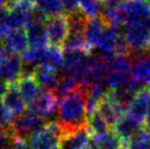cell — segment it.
I'll use <instances>...</instances> for the list:
<instances>
[{
    "instance_id": "11",
    "label": "cell",
    "mask_w": 150,
    "mask_h": 149,
    "mask_svg": "<svg viewBox=\"0 0 150 149\" xmlns=\"http://www.w3.org/2000/svg\"><path fill=\"white\" fill-rule=\"evenodd\" d=\"M92 145V135L89 127L80 128L62 137L60 149H88Z\"/></svg>"
},
{
    "instance_id": "17",
    "label": "cell",
    "mask_w": 150,
    "mask_h": 149,
    "mask_svg": "<svg viewBox=\"0 0 150 149\" xmlns=\"http://www.w3.org/2000/svg\"><path fill=\"white\" fill-rule=\"evenodd\" d=\"M92 144L100 149H127L128 141L122 139L113 129L103 135L92 136Z\"/></svg>"
},
{
    "instance_id": "33",
    "label": "cell",
    "mask_w": 150,
    "mask_h": 149,
    "mask_svg": "<svg viewBox=\"0 0 150 149\" xmlns=\"http://www.w3.org/2000/svg\"><path fill=\"white\" fill-rule=\"evenodd\" d=\"M64 10L67 12V14L72 13L79 10L80 0H63Z\"/></svg>"
},
{
    "instance_id": "21",
    "label": "cell",
    "mask_w": 150,
    "mask_h": 149,
    "mask_svg": "<svg viewBox=\"0 0 150 149\" xmlns=\"http://www.w3.org/2000/svg\"><path fill=\"white\" fill-rule=\"evenodd\" d=\"M34 78L36 79L40 86L48 91H54L58 82L57 70L47 66H40L34 71Z\"/></svg>"
},
{
    "instance_id": "41",
    "label": "cell",
    "mask_w": 150,
    "mask_h": 149,
    "mask_svg": "<svg viewBox=\"0 0 150 149\" xmlns=\"http://www.w3.org/2000/svg\"><path fill=\"white\" fill-rule=\"evenodd\" d=\"M147 2H148V4H150V0H147Z\"/></svg>"
},
{
    "instance_id": "24",
    "label": "cell",
    "mask_w": 150,
    "mask_h": 149,
    "mask_svg": "<svg viewBox=\"0 0 150 149\" xmlns=\"http://www.w3.org/2000/svg\"><path fill=\"white\" fill-rule=\"evenodd\" d=\"M46 50H47V47H42V48L31 47L29 50H26L21 56L23 65L31 67L33 69H36L40 66H44Z\"/></svg>"
},
{
    "instance_id": "1",
    "label": "cell",
    "mask_w": 150,
    "mask_h": 149,
    "mask_svg": "<svg viewBox=\"0 0 150 149\" xmlns=\"http://www.w3.org/2000/svg\"><path fill=\"white\" fill-rule=\"evenodd\" d=\"M58 125L63 136L88 126L87 87H81L63 99L58 105Z\"/></svg>"
},
{
    "instance_id": "28",
    "label": "cell",
    "mask_w": 150,
    "mask_h": 149,
    "mask_svg": "<svg viewBox=\"0 0 150 149\" xmlns=\"http://www.w3.org/2000/svg\"><path fill=\"white\" fill-rule=\"evenodd\" d=\"M79 8L89 20L98 18L103 10V0H80Z\"/></svg>"
},
{
    "instance_id": "3",
    "label": "cell",
    "mask_w": 150,
    "mask_h": 149,
    "mask_svg": "<svg viewBox=\"0 0 150 149\" xmlns=\"http://www.w3.org/2000/svg\"><path fill=\"white\" fill-rule=\"evenodd\" d=\"M47 124L48 123L42 116L29 110L18 115L13 120L12 124L10 126V131L16 138L28 141L34 134L40 132Z\"/></svg>"
},
{
    "instance_id": "42",
    "label": "cell",
    "mask_w": 150,
    "mask_h": 149,
    "mask_svg": "<svg viewBox=\"0 0 150 149\" xmlns=\"http://www.w3.org/2000/svg\"><path fill=\"white\" fill-rule=\"evenodd\" d=\"M149 23H150V14H149Z\"/></svg>"
},
{
    "instance_id": "34",
    "label": "cell",
    "mask_w": 150,
    "mask_h": 149,
    "mask_svg": "<svg viewBox=\"0 0 150 149\" xmlns=\"http://www.w3.org/2000/svg\"><path fill=\"white\" fill-rule=\"evenodd\" d=\"M125 2L126 0H103V7L118 9L121 8Z\"/></svg>"
},
{
    "instance_id": "29",
    "label": "cell",
    "mask_w": 150,
    "mask_h": 149,
    "mask_svg": "<svg viewBox=\"0 0 150 149\" xmlns=\"http://www.w3.org/2000/svg\"><path fill=\"white\" fill-rule=\"evenodd\" d=\"M127 149H150V137L144 128L129 139Z\"/></svg>"
},
{
    "instance_id": "4",
    "label": "cell",
    "mask_w": 150,
    "mask_h": 149,
    "mask_svg": "<svg viewBox=\"0 0 150 149\" xmlns=\"http://www.w3.org/2000/svg\"><path fill=\"white\" fill-rule=\"evenodd\" d=\"M62 131L58 123L50 122L28 140L30 149H57L60 146Z\"/></svg>"
},
{
    "instance_id": "31",
    "label": "cell",
    "mask_w": 150,
    "mask_h": 149,
    "mask_svg": "<svg viewBox=\"0 0 150 149\" xmlns=\"http://www.w3.org/2000/svg\"><path fill=\"white\" fill-rule=\"evenodd\" d=\"M12 29H11V24H10L8 9H0V36L4 37Z\"/></svg>"
},
{
    "instance_id": "36",
    "label": "cell",
    "mask_w": 150,
    "mask_h": 149,
    "mask_svg": "<svg viewBox=\"0 0 150 149\" xmlns=\"http://www.w3.org/2000/svg\"><path fill=\"white\" fill-rule=\"evenodd\" d=\"M8 55H10V54L8 53L7 50H0V66H1V64L4 62V60L7 58Z\"/></svg>"
},
{
    "instance_id": "7",
    "label": "cell",
    "mask_w": 150,
    "mask_h": 149,
    "mask_svg": "<svg viewBox=\"0 0 150 149\" xmlns=\"http://www.w3.org/2000/svg\"><path fill=\"white\" fill-rule=\"evenodd\" d=\"M45 26L47 35H48V41L52 46L63 45L69 33L67 16L59 14V16L47 18L45 20Z\"/></svg>"
},
{
    "instance_id": "19",
    "label": "cell",
    "mask_w": 150,
    "mask_h": 149,
    "mask_svg": "<svg viewBox=\"0 0 150 149\" xmlns=\"http://www.w3.org/2000/svg\"><path fill=\"white\" fill-rule=\"evenodd\" d=\"M81 87V84L79 83L78 79L76 78L72 74H62V77L58 79L57 86L54 89V95L56 96V99L58 100V102H60L63 99L67 98L68 95H70L71 93H74L77 91L79 88Z\"/></svg>"
},
{
    "instance_id": "40",
    "label": "cell",
    "mask_w": 150,
    "mask_h": 149,
    "mask_svg": "<svg viewBox=\"0 0 150 149\" xmlns=\"http://www.w3.org/2000/svg\"><path fill=\"white\" fill-rule=\"evenodd\" d=\"M128 1H135V2H137V1H145V0H128Z\"/></svg>"
},
{
    "instance_id": "20",
    "label": "cell",
    "mask_w": 150,
    "mask_h": 149,
    "mask_svg": "<svg viewBox=\"0 0 150 149\" xmlns=\"http://www.w3.org/2000/svg\"><path fill=\"white\" fill-rule=\"evenodd\" d=\"M105 28H106V25L104 24L101 17L93 18L88 21L86 30H84V36H86L88 45L91 50L98 46V43L100 41Z\"/></svg>"
},
{
    "instance_id": "16",
    "label": "cell",
    "mask_w": 150,
    "mask_h": 149,
    "mask_svg": "<svg viewBox=\"0 0 150 149\" xmlns=\"http://www.w3.org/2000/svg\"><path fill=\"white\" fill-rule=\"evenodd\" d=\"M2 102H4V106L12 113V115L18 116L25 112L26 102L19 91L17 83L9 84L8 91L2 96Z\"/></svg>"
},
{
    "instance_id": "39",
    "label": "cell",
    "mask_w": 150,
    "mask_h": 149,
    "mask_svg": "<svg viewBox=\"0 0 150 149\" xmlns=\"http://www.w3.org/2000/svg\"><path fill=\"white\" fill-rule=\"evenodd\" d=\"M88 149H100V148H99V147H96V145H93V144H92V145L90 146V147H89Z\"/></svg>"
},
{
    "instance_id": "6",
    "label": "cell",
    "mask_w": 150,
    "mask_h": 149,
    "mask_svg": "<svg viewBox=\"0 0 150 149\" xmlns=\"http://www.w3.org/2000/svg\"><path fill=\"white\" fill-rule=\"evenodd\" d=\"M58 100L56 99L53 91L42 89L40 95L30 104V110L42 116L47 123H50L52 118L58 112Z\"/></svg>"
},
{
    "instance_id": "22",
    "label": "cell",
    "mask_w": 150,
    "mask_h": 149,
    "mask_svg": "<svg viewBox=\"0 0 150 149\" xmlns=\"http://www.w3.org/2000/svg\"><path fill=\"white\" fill-rule=\"evenodd\" d=\"M142 129V125H140L136 121H134L133 118H130L129 116L124 114V116L114 126L113 131L116 133L122 139L128 141L132 137L135 136Z\"/></svg>"
},
{
    "instance_id": "27",
    "label": "cell",
    "mask_w": 150,
    "mask_h": 149,
    "mask_svg": "<svg viewBox=\"0 0 150 149\" xmlns=\"http://www.w3.org/2000/svg\"><path fill=\"white\" fill-rule=\"evenodd\" d=\"M64 52L60 46H50L47 47L44 66L50 67L55 70L60 71L64 62Z\"/></svg>"
},
{
    "instance_id": "14",
    "label": "cell",
    "mask_w": 150,
    "mask_h": 149,
    "mask_svg": "<svg viewBox=\"0 0 150 149\" xmlns=\"http://www.w3.org/2000/svg\"><path fill=\"white\" fill-rule=\"evenodd\" d=\"M4 45L9 54H23L29 50V38L25 30H11L4 37Z\"/></svg>"
},
{
    "instance_id": "35",
    "label": "cell",
    "mask_w": 150,
    "mask_h": 149,
    "mask_svg": "<svg viewBox=\"0 0 150 149\" xmlns=\"http://www.w3.org/2000/svg\"><path fill=\"white\" fill-rule=\"evenodd\" d=\"M9 89V86L8 83L4 81L2 79H0V96H4L6 94V92L8 91Z\"/></svg>"
},
{
    "instance_id": "15",
    "label": "cell",
    "mask_w": 150,
    "mask_h": 149,
    "mask_svg": "<svg viewBox=\"0 0 150 149\" xmlns=\"http://www.w3.org/2000/svg\"><path fill=\"white\" fill-rule=\"evenodd\" d=\"M25 32H26L31 47H35V48L47 47V43L50 41H48V35L46 31L45 21L43 22V20L35 19L32 23H30Z\"/></svg>"
},
{
    "instance_id": "25",
    "label": "cell",
    "mask_w": 150,
    "mask_h": 149,
    "mask_svg": "<svg viewBox=\"0 0 150 149\" xmlns=\"http://www.w3.org/2000/svg\"><path fill=\"white\" fill-rule=\"evenodd\" d=\"M64 50L70 52V50H82L86 53H91L92 50L89 47L84 32H69L66 41L64 42Z\"/></svg>"
},
{
    "instance_id": "2",
    "label": "cell",
    "mask_w": 150,
    "mask_h": 149,
    "mask_svg": "<svg viewBox=\"0 0 150 149\" xmlns=\"http://www.w3.org/2000/svg\"><path fill=\"white\" fill-rule=\"evenodd\" d=\"M121 31L132 56L150 50L149 20L126 23L121 28Z\"/></svg>"
},
{
    "instance_id": "32",
    "label": "cell",
    "mask_w": 150,
    "mask_h": 149,
    "mask_svg": "<svg viewBox=\"0 0 150 149\" xmlns=\"http://www.w3.org/2000/svg\"><path fill=\"white\" fill-rule=\"evenodd\" d=\"M12 113L4 106L2 101H0V127L9 128L13 122Z\"/></svg>"
},
{
    "instance_id": "8",
    "label": "cell",
    "mask_w": 150,
    "mask_h": 149,
    "mask_svg": "<svg viewBox=\"0 0 150 149\" xmlns=\"http://www.w3.org/2000/svg\"><path fill=\"white\" fill-rule=\"evenodd\" d=\"M124 24L149 20L150 4L147 1H126L121 7Z\"/></svg>"
},
{
    "instance_id": "13",
    "label": "cell",
    "mask_w": 150,
    "mask_h": 149,
    "mask_svg": "<svg viewBox=\"0 0 150 149\" xmlns=\"http://www.w3.org/2000/svg\"><path fill=\"white\" fill-rule=\"evenodd\" d=\"M98 112L103 116L108 124L110 125L111 129L114 128V126L117 124V122L121 120L125 114V109L122 106L116 101L105 96L103 101L100 103Z\"/></svg>"
},
{
    "instance_id": "10",
    "label": "cell",
    "mask_w": 150,
    "mask_h": 149,
    "mask_svg": "<svg viewBox=\"0 0 150 149\" xmlns=\"http://www.w3.org/2000/svg\"><path fill=\"white\" fill-rule=\"evenodd\" d=\"M23 62L17 54H10L0 66V79L9 84L17 83L22 77Z\"/></svg>"
},
{
    "instance_id": "18",
    "label": "cell",
    "mask_w": 150,
    "mask_h": 149,
    "mask_svg": "<svg viewBox=\"0 0 150 149\" xmlns=\"http://www.w3.org/2000/svg\"><path fill=\"white\" fill-rule=\"evenodd\" d=\"M17 84L21 95L23 96L26 104L29 105L40 95L43 89V88H40V84L36 81V79L34 78V76L21 77Z\"/></svg>"
},
{
    "instance_id": "12",
    "label": "cell",
    "mask_w": 150,
    "mask_h": 149,
    "mask_svg": "<svg viewBox=\"0 0 150 149\" xmlns=\"http://www.w3.org/2000/svg\"><path fill=\"white\" fill-rule=\"evenodd\" d=\"M90 54L82 50H70L65 52L63 66L60 69L62 74H72L76 76L87 64Z\"/></svg>"
},
{
    "instance_id": "23",
    "label": "cell",
    "mask_w": 150,
    "mask_h": 149,
    "mask_svg": "<svg viewBox=\"0 0 150 149\" xmlns=\"http://www.w3.org/2000/svg\"><path fill=\"white\" fill-rule=\"evenodd\" d=\"M34 7L42 16L47 19L50 17L63 14V0H33Z\"/></svg>"
},
{
    "instance_id": "37",
    "label": "cell",
    "mask_w": 150,
    "mask_h": 149,
    "mask_svg": "<svg viewBox=\"0 0 150 149\" xmlns=\"http://www.w3.org/2000/svg\"><path fill=\"white\" fill-rule=\"evenodd\" d=\"M142 128H144V131L147 133V135L150 137V123H148V124H144Z\"/></svg>"
},
{
    "instance_id": "5",
    "label": "cell",
    "mask_w": 150,
    "mask_h": 149,
    "mask_svg": "<svg viewBox=\"0 0 150 149\" xmlns=\"http://www.w3.org/2000/svg\"><path fill=\"white\" fill-rule=\"evenodd\" d=\"M150 109V88L144 87L134 95L128 106L126 108L125 114L137 123L144 126Z\"/></svg>"
},
{
    "instance_id": "30",
    "label": "cell",
    "mask_w": 150,
    "mask_h": 149,
    "mask_svg": "<svg viewBox=\"0 0 150 149\" xmlns=\"http://www.w3.org/2000/svg\"><path fill=\"white\" fill-rule=\"evenodd\" d=\"M16 137L9 128L0 127V149H12V144Z\"/></svg>"
},
{
    "instance_id": "38",
    "label": "cell",
    "mask_w": 150,
    "mask_h": 149,
    "mask_svg": "<svg viewBox=\"0 0 150 149\" xmlns=\"http://www.w3.org/2000/svg\"><path fill=\"white\" fill-rule=\"evenodd\" d=\"M9 4V0H0V9L7 8Z\"/></svg>"
},
{
    "instance_id": "9",
    "label": "cell",
    "mask_w": 150,
    "mask_h": 149,
    "mask_svg": "<svg viewBox=\"0 0 150 149\" xmlns=\"http://www.w3.org/2000/svg\"><path fill=\"white\" fill-rule=\"evenodd\" d=\"M132 78L142 87L150 86V50L133 56Z\"/></svg>"
},
{
    "instance_id": "26",
    "label": "cell",
    "mask_w": 150,
    "mask_h": 149,
    "mask_svg": "<svg viewBox=\"0 0 150 149\" xmlns=\"http://www.w3.org/2000/svg\"><path fill=\"white\" fill-rule=\"evenodd\" d=\"M88 127H89V131H90L92 136L103 135L105 133H108V131H111V127L108 124V122L103 118V116L98 111L89 116Z\"/></svg>"
}]
</instances>
